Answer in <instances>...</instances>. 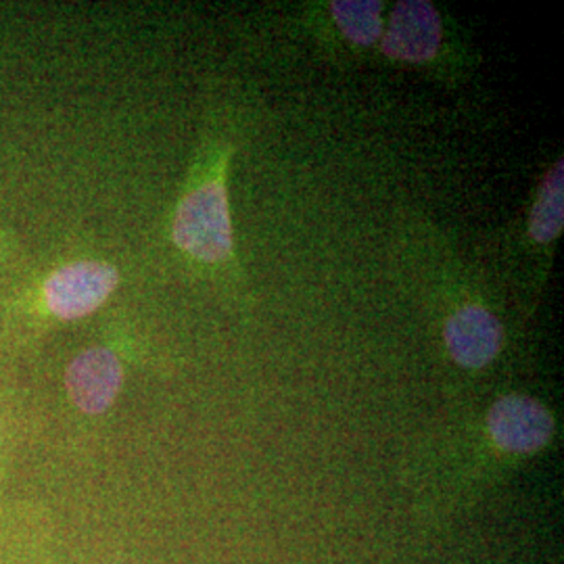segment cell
I'll return each instance as SVG.
<instances>
[{"label": "cell", "instance_id": "9c48e42d", "mask_svg": "<svg viewBox=\"0 0 564 564\" xmlns=\"http://www.w3.org/2000/svg\"><path fill=\"white\" fill-rule=\"evenodd\" d=\"M41 545L42 540L34 535V524L18 514V510L4 506L0 512V564L46 563Z\"/></svg>", "mask_w": 564, "mask_h": 564}, {"label": "cell", "instance_id": "ba28073f", "mask_svg": "<svg viewBox=\"0 0 564 564\" xmlns=\"http://www.w3.org/2000/svg\"><path fill=\"white\" fill-rule=\"evenodd\" d=\"M564 224V163L558 162L547 174L538 202L531 212L529 232L538 242L554 241L563 232Z\"/></svg>", "mask_w": 564, "mask_h": 564}, {"label": "cell", "instance_id": "8992f818", "mask_svg": "<svg viewBox=\"0 0 564 564\" xmlns=\"http://www.w3.org/2000/svg\"><path fill=\"white\" fill-rule=\"evenodd\" d=\"M449 356L466 368H484L502 347V326L479 305L464 307L445 324Z\"/></svg>", "mask_w": 564, "mask_h": 564}, {"label": "cell", "instance_id": "30bf717a", "mask_svg": "<svg viewBox=\"0 0 564 564\" xmlns=\"http://www.w3.org/2000/svg\"><path fill=\"white\" fill-rule=\"evenodd\" d=\"M381 2L372 0H335L330 4L333 18L341 25L343 34L358 44H375L381 39Z\"/></svg>", "mask_w": 564, "mask_h": 564}, {"label": "cell", "instance_id": "7a4b0ae2", "mask_svg": "<svg viewBox=\"0 0 564 564\" xmlns=\"http://www.w3.org/2000/svg\"><path fill=\"white\" fill-rule=\"evenodd\" d=\"M172 242L203 263L223 262L230 256L232 224L223 182H202L182 197L172 216Z\"/></svg>", "mask_w": 564, "mask_h": 564}, {"label": "cell", "instance_id": "5b68a950", "mask_svg": "<svg viewBox=\"0 0 564 564\" xmlns=\"http://www.w3.org/2000/svg\"><path fill=\"white\" fill-rule=\"evenodd\" d=\"M442 44V20L437 9L426 0H403L384 34V55L393 59L423 63L433 59Z\"/></svg>", "mask_w": 564, "mask_h": 564}, {"label": "cell", "instance_id": "6da1fadb", "mask_svg": "<svg viewBox=\"0 0 564 564\" xmlns=\"http://www.w3.org/2000/svg\"><path fill=\"white\" fill-rule=\"evenodd\" d=\"M120 282L118 265L99 256L72 251L36 260L0 291V360L32 358L55 333L101 312Z\"/></svg>", "mask_w": 564, "mask_h": 564}, {"label": "cell", "instance_id": "3957f363", "mask_svg": "<svg viewBox=\"0 0 564 564\" xmlns=\"http://www.w3.org/2000/svg\"><path fill=\"white\" fill-rule=\"evenodd\" d=\"M126 381L120 349L109 341H93L76 349L63 366L61 391L67 408L86 419L107 414L118 402Z\"/></svg>", "mask_w": 564, "mask_h": 564}, {"label": "cell", "instance_id": "277c9868", "mask_svg": "<svg viewBox=\"0 0 564 564\" xmlns=\"http://www.w3.org/2000/svg\"><path fill=\"white\" fill-rule=\"evenodd\" d=\"M487 424L494 442L512 454L540 452L554 435L550 412L524 395H506L494 403Z\"/></svg>", "mask_w": 564, "mask_h": 564}, {"label": "cell", "instance_id": "52a82bcc", "mask_svg": "<svg viewBox=\"0 0 564 564\" xmlns=\"http://www.w3.org/2000/svg\"><path fill=\"white\" fill-rule=\"evenodd\" d=\"M9 366L0 360V512L4 510L2 489L23 431V402L18 383L9 375Z\"/></svg>", "mask_w": 564, "mask_h": 564}, {"label": "cell", "instance_id": "8fae6325", "mask_svg": "<svg viewBox=\"0 0 564 564\" xmlns=\"http://www.w3.org/2000/svg\"><path fill=\"white\" fill-rule=\"evenodd\" d=\"M34 262V256L28 251L20 235L7 224L0 223V291L20 281Z\"/></svg>", "mask_w": 564, "mask_h": 564}]
</instances>
